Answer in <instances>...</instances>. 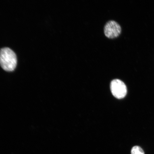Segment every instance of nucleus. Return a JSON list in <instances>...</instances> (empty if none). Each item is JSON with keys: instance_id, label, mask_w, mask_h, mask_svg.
<instances>
[{"instance_id": "nucleus-4", "label": "nucleus", "mask_w": 154, "mask_h": 154, "mask_svg": "<svg viewBox=\"0 0 154 154\" xmlns=\"http://www.w3.org/2000/svg\"><path fill=\"white\" fill-rule=\"evenodd\" d=\"M131 154H144L143 150L138 146H134L131 151Z\"/></svg>"}, {"instance_id": "nucleus-3", "label": "nucleus", "mask_w": 154, "mask_h": 154, "mask_svg": "<svg viewBox=\"0 0 154 154\" xmlns=\"http://www.w3.org/2000/svg\"><path fill=\"white\" fill-rule=\"evenodd\" d=\"M121 31L120 25L118 23L113 20L108 22L104 28L105 35L110 38L117 37L120 34Z\"/></svg>"}, {"instance_id": "nucleus-2", "label": "nucleus", "mask_w": 154, "mask_h": 154, "mask_svg": "<svg viewBox=\"0 0 154 154\" xmlns=\"http://www.w3.org/2000/svg\"><path fill=\"white\" fill-rule=\"evenodd\" d=\"M110 89L113 96L119 99L125 97L127 93L126 85L122 81L118 79L113 80L111 82Z\"/></svg>"}, {"instance_id": "nucleus-1", "label": "nucleus", "mask_w": 154, "mask_h": 154, "mask_svg": "<svg viewBox=\"0 0 154 154\" xmlns=\"http://www.w3.org/2000/svg\"><path fill=\"white\" fill-rule=\"evenodd\" d=\"M17 57L15 53L8 48L0 50V65L7 72H12L17 65Z\"/></svg>"}]
</instances>
